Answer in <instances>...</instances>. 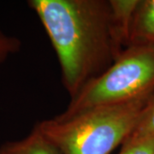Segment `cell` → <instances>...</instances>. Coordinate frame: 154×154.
I'll return each mask as SVG.
<instances>
[{"instance_id":"cell-1","label":"cell","mask_w":154,"mask_h":154,"mask_svg":"<svg viewBox=\"0 0 154 154\" xmlns=\"http://www.w3.org/2000/svg\"><path fill=\"white\" fill-rule=\"evenodd\" d=\"M57 56L70 98L105 72L119 56L107 0H30Z\"/></svg>"},{"instance_id":"cell-2","label":"cell","mask_w":154,"mask_h":154,"mask_svg":"<svg viewBox=\"0 0 154 154\" xmlns=\"http://www.w3.org/2000/svg\"><path fill=\"white\" fill-rule=\"evenodd\" d=\"M150 97L70 116L57 115L38 122L34 127L63 154H110L132 132Z\"/></svg>"},{"instance_id":"cell-3","label":"cell","mask_w":154,"mask_h":154,"mask_svg":"<svg viewBox=\"0 0 154 154\" xmlns=\"http://www.w3.org/2000/svg\"><path fill=\"white\" fill-rule=\"evenodd\" d=\"M154 94V44L131 45L70 99L61 116L122 105Z\"/></svg>"},{"instance_id":"cell-4","label":"cell","mask_w":154,"mask_h":154,"mask_svg":"<svg viewBox=\"0 0 154 154\" xmlns=\"http://www.w3.org/2000/svg\"><path fill=\"white\" fill-rule=\"evenodd\" d=\"M110 27L114 45L118 54L129 45L133 16L139 0H109Z\"/></svg>"},{"instance_id":"cell-5","label":"cell","mask_w":154,"mask_h":154,"mask_svg":"<svg viewBox=\"0 0 154 154\" xmlns=\"http://www.w3.org/2000/svg\"><path fill=\"white\" fill-rule=\"evenodd\" d=\"M145 44H154V0H139L133 16L129 45Z\"/></svg>"},{"instance_id":"cell-6","label":"cell","mask_w":154,"mask_h":154,"mask_svg":"<svg viewBox=\"0 0 154 154\" xmlns=\"http://www.w3.org/2000/svg\"><path fill=\"white\" fill-rule=\"evenodd\" d=\"M0 154H63L36 127L27 137L0 146Z\"/></svg>"},{"instance_id":"cell-7","label":"cell","mask_w":154,"mask_h":154,"mask_svg":"<svg viewBox=\"0 0 154 154\" xmlns=\"http://www.w3.org/2000/svg\"><path fill=\"white\" fill-rule=\"evenodd\" d=\"M152 135H154V94L140 111L132 132L123 143L137 141Z\"/></svg>"},{"instance_id":"cell-8","label":"cell","mask_w":154,"mask_h":154,"mask_svg":"<svg viewBox=\"0 0 154 154\" xmlns=\"http://www.w3.org/2000/svg\"><path fill=\"white\" fill-rule=\"evenodd\" d=\"M118 154H154V135L134 142L123 143Z\"/></svg>"},{"instance_id":"cell-9","label":"cell","mask_w":154,"mask_h":154,"mask_svg":"<svg viewBox=\"0 0 154 154\" xmlns=\"http://www.w3.org/2000/svg\"><path fill=\"white\" fill-rule=\"evenodd\" d=\"M22 47L21 40L17 37L10 36L0 30V63L15 53H17Z\"/></svg>"}]
</instances>
